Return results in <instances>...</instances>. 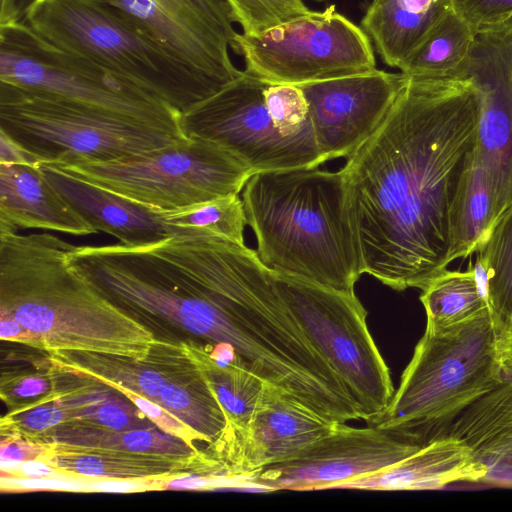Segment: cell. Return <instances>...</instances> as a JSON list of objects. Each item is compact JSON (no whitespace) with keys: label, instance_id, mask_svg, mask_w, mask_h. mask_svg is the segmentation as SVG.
Here are the masks:
<instances>
[{"label":"cell","instance_id":"cell-25","mask_svg":"<svg viewBox=\"0 0 512 512\" xmlns=\"http://www.w3.org/2000/svg\"><path fill=\"white\" fill-rule=\"evenodd\" d=\"M497 219L491 178L472 149L449 207L448 263L476 253L487 240Z\"/></svg>","mask_w":512,"mask_h":512},{"label":"cell","instance_id":"cell-19","mask_svg":"<svg viewBox=\"0 0 512 512\" xmlns=\"http://www.w3.org/2000/svg\"><path fill=\"white\" fill-rule=\"evenodd\" d=\"M49 183L97 232L124 245H140L174 237L163 209L147 206L73 176L49 163H39Z\"/></svg>","mask_w":512,"mask_h":512},{"label":"cell","instance_id":"cell-14","mask_svg":"<svg viewBox=\"0 0 512 512\" xmlns=\"http://www.w3.org/2000/svg\"><path fill=\"white\" fill-rule=\"evenodd\" d=\"M463 73L478 99L473 151L491 178L499 217L512 204V20L477 32Z\"/></svg>","mask_w":512,"mask_h":512},{"label":"cell","instance_id":"cell-9","mask_svg":"<svg viewBox=\"0 0 512 512\" xmlns=\"http://www.w3.org/2000/svg\"><path fill=\"white\" fill-rule=\"evenodd\" d=\"M0 131L34 162L109 160L186 137L64 99L0 83Z\"/></svg>","mask_w":512,"mask_h":512},{"label":"cell","instance_id":"cell-24","mask_svg":"<svg viewBox=\"0 0 512 512\" xmlns=\"http://www.w3.org/2000/svg\"><path fill=\"white\" fill-rule=\"evenodd\" d=\"M451 7V0H372L360 26L382 61L398 69Z\"/></svg>","mask_w":512,"mask_h":512},{"label":"cell","instance_id":"cell-39","mask_svg":"<svg viewBox=\"0 0 512 512\" xmlns=\"http://www.w3.org/2000/svg\"><path fill=\"white\" fill-rule=\"evenodd\" d=\"M43 0H0V27L25 23Z\"/></svg>","mask_w":512,"mask_h":512},{"label":"cell","instance_id":"cell-43","mask_svg":"<svg viewBox=\"0 0 512 512\" xmlns=\"http://www.w3.org/2000/svg\"><path fill=\"white\" fill-rule=\"evenodd\" d=\"M314 1H317V2H322V1H325V0H314Z\"/></svg>","mask_w":512,"mask_h":512},{"label":"cell","instance_id":"cell-7","mask_svg":"<svg viewBox=\"0 0 512 512\" xmlns=\"http://www.w3.org/2000/svg\"><path fill=\"white\" fill-rule=\"evenodd\" d=\"M0 83L186 137L182 113L161 97L84 56L55 46L26 23L0 27Z\"/></svg>","mask_w":512,"mask_h":512},{"label":"cell","instance_id":"cell-38","mask_svg":"<svg viewBox=\"0 0 512 512\" xmlns=\"http://www.w3.org/2000/svg\"><path fill=\"white\" fill-rule=\"evenodd\" d=\"M48 446L11 434H1V466L40 461Z\"/></svg>","mask_w":512,"mask_h":512},{"label":"cell","instance_id":"cell-22","mask_svg":"<svg viewBox=\"0 0 512 512\" xmlns=\"http://www.w3.org/2000/svg\"><path fill=\"white\" fill-rule=\"evenodd\" d=\"M447 435L464 441L487 468L482 483L512 488V370L502 367V381L466 408Z\"/></svg>","mask_w":512,"mask_h":512},{"label":"cell","instance_id":"cell-1","mask_svg":"<svg viewBox=\"0 0 512 512\" xmlns=\"http://www.w3.org/2000/svg\"><path fill=\"white\" fill-rule=\"evenodd\" d=\"M477 122L465 73L404 75L383 121L341 169L363 273L403 291L447 269L449 207Z\"/></svg>","mask_w":512,"mask_h":512},{"label":"cell","instance_id":"cell-6","mask_svg":"<svg viewBox=\"0 0 512 512\" xmlns=\"http://www.w3.org/2000/svg\"><path fill=\"white\" fill-rule=\"evenodd\" d=\"M181 125L187 136L221 145L253 173L315 168L326 161L301 88L270 85L245 71L182 112Z\"/></svg>","mask_w":512,"mask_h":512},{"label":"cell","instance_id":"cell-40","mask_svg":"<svg viewBox=\"0 0 512 512\" xmlns=\"http://www.w3.org/2000/svg\"><path fill=\"white\" fill-rule=\"evenodd\" d=\"M0 337L3 341L34 346V340L29 331L24 328L11 314L0 311Z\"/></svg>","mask_w":512,"mask_h":512},{"label":"cell","instance_id":"cell-29","mask_svg":"<svg viewBox=\"0 0 512 512\" xmlns=\"http://www.w3.org/2000/svg\"><path fill=\"white\" fill-rule=\"evenodd\" d=\"M477 32L451 7L399 66L407 76H447L465 70Z\"/></svg>","mask_w":512,"mask_h":512},{"label":"cell","instance_id":"cell-35","mask_svg":"<svg viewBox=\"0 0 512 512\" xmlns=\"http://www.w3.org/2000/svg\"><path fill=\"white\" fill-rule=\"evenodd\" d=\"M70 423V415L58 397L8 412L1 418V434H11L34 441L52 429Z\"/></svg>","mask_w":512,"mask_h":512},{"label":"cell","instance_id":"cell-17","mask_svg":"<svg viewBox=\"0 0 512 512\" xmlns=\"http://www.w3.org/2000/svg\"><path fill=\"white\" fill-rule=\"evenodd\" d=\"M47 359L61 371L88 376L105 384L120 385L156 403L162 390L170 383L200 375L186 351L184 341L159 339L149 356L143 359L74 351L50 353Z\"/></svg>","mask_w":512,"mask_h":512},{"label":"cell","instance_id":"cell-42","mask_svg":"<svg viewBox=\"0 0 512 512\" xmlns=\"http://www.w3.org/2000/svg\"><path fill=\"white\" fill-rule=\"evenodd\" d=\"M34 162L14 141L0 131V163Z\"/></svg>","mask_w":512,"mask_h":512},{"label":"cell","instance_id":"cell-26","mask_svg":"<svg viewBox=\"0 0 512 512\" xmlns=\"http://www.w3.org/2000/svg\"><path fill=\"white\" fill-rule=\"evenodd\" d=\"M52 368L58 399L67 409L70 423L112 430L156 427L125 395L110 385Z\"/></svg>","mask_w":512,"mask_h":512},{"label":"cell","instance_id":"cell-37","mask_svg":"<svg viewBox=\"0 0 512 512\" xmlns=\"http://www.w3.org/2000/svg\"><path fill=\"white\" fill-rule=\"evenodd\" d=\"M451 4L476 32L512 20V0H451Z\"/></svg>","mask_w":512,"mask_h":512},{"label":"cell","instance_id":"cell-32","mask_svg":"<svg viewBox=\"0 0 512 512\" xmlns=\"http://www.w3.org/2000/svg\"><path fill=\"white\" fill-rule=\"evenodd\" d=\"M157 403L201 435L207 445L214 443L228 424L222 406L201 374L170 383L162 390Z\"/></svg>","mask_w":512,"mask_h":512},{"label":"cell","instance_id":"cell-36","mask_svg":"<svg viewBox=\"0 0 512 512\" xmlns=\"http://www.w3.org/2000/svg\"><path fill=\"white\" fill-rule=\"evenodd\" d=\"M125 395L157 428L197 448L195 442H205L204 438L188 425L173 416L158 403L120 385L108 384Z\"/></svg>","mask_w":512,"mask_h":512},{"label":"cell","instance_id":"cell-33","mask_svg":"<svg viewBox=\"0 0 512 512\" xmlns=\"http://www.w3.org/2000/svg\"><path fill=\"white\" fill-rule=\"evenodd\" d=\"M242 34L260 35L266 30L309 13L303 0H225Z\"/></svg>","mask_w":512,"mask_h":512},{"label":"cell","instance_id":"cell-30","mask_svg":"<svg viewBox=\"0 0 512 512\" xmlns=\"http://www.w3.org/2000/svg\"><path fill=\"white\" fill-rule=\"evenodd\" d=\"M476 259L486 274L488 301L498 333L512 317V204L496 220Z\"/></svg>","mask_w":512,"mask_h":512},{"label":"cell","instance_id":"cell-21","mask_svg":"<svg viewBox=\"0 0 512 512\" xmlns=\"http://www.w3.org/2000/svg\"><path fill=\"white\" fill-rule=\"evenodd\" d=\"M46 445L48 451L40 461L72 480H149L194 473L213 475L218 470V463L206 451L198 458H179L110 449L72 447L57 443Z\"/></svg>","mask_w":512,"mask_h":512},{"label":"cell","instance_id":"cell-28","mask_svg":"<svg viewBox=\"0 0 512 512\" xmlns=\"http://www.w3.org/2000/svg\"><path fill=\"white\" fill-rule=\"evenodd\" d=\"M34 442L179 458H198L205 454L204 450L192 448L183 440L167 434L157 427L112 430L77 423H66L41 435Z\"/></svg>","mask_w":512,"mask_h":512},{"label":"cell","instance_id":"cell-5","mask_svg":"<svg viewBox=\"0 0 512 512\" xmlns=\"http://www.w3.org/2000/svg\"><path fill=\"white\" fill-rule=\"evenodd\" d=\"M25 23L45 40L155 93L181 113L222 85L193 71L117 7L43 0Z\"/></svg>","mask_w":512,"mask_h":512},{"label":"cell","instance_id":"cell-41","mask_svg":"<svg viewBox=\"0 0 512 512\" xmlns=\"http://www.w3.org/2000/svg\"><path fill=\"white\" fill-rule=\"evenodd\" d=\"M497 351L501 367L512 370V317L497 333Z\"/></svg>","mask_w":512,"mask_h":512},{"label":"cell","instance_id":"cell-18","mask_svg":"<svg viewBox=\"0 0 512 512\" xmlns=\"http://www.w3.org/2000/svg\"><path fill=\"white\" fill-rule=\"evenodd\" d=\"M98 233L49 183L39 162L0 163V231Z\"/></svg>","mask_w":512,"mask_h":512},{"label":"cell","instance_id":"cell-20","mask_svg":"<svg viewBox=\"0 0 512 512\" xmlns=\"http://www.w3.org/2000/svg\"><path fill=\"white\" fill-rule=\"evenodd\" d=\"M486 473L487 468L464 441L447 435L424 444L394 465L341 483L334 489L438 490L459 482L482 483Z\"/></svg>","mask_w":512,"mask_h":512},{"label":"cell","instance_id":"cell-2","mask_svg":"<svg viewBox=\"0 0 512 512\" xmlns=\"http://www.w3.org/2000/svg\"><path fill=\"white\" fill-rule=\"evenodd\" d=\"M73 244L48 232L0 231V311L11 314L33 348L143 359L158 338L136 317L70 268Z\"/></svg>","mask_w":512,"mask_h":512},{"label":"cell","instance_id":"cell-13","mask_svg":"<svg viewBox=\"0 0 512 512\" xmlns=\"http://www.w3.org/2000/svg\"><path fill=\"white\" fill-rule=\"evenodd\" d=\"M117 7L193 71L225 85L243 74L233 64L237 33L225 0H99Z\"/></svg>","mask_w":512,"mask_h":512},{"label":"cell","instance_id":"cell-23","mask_svg":"<svg viewBox=\"0 0 512 512\" xmlns=\"http://www.w3.org/2000/svg\"><path fill=\"white\" fill-rule=\"evenodd\" d=\"M186 351L201 376L222 406L227 427L223 434L207 446L210 455L224 463L246 431L262 398L266 385L240 361H222L210 356L198 341H184Z\"/></svg>","mask_w":512,"mask_h":512},{"label":"cell","instance_id":"cell-8","mask_svg":"<svg viewBox=\"0 0 512 512\" xmlns=\"http://www.w3.org/2000/svg\"><path fill=\"white\" fill-rule=\"evenodd\" d=\"M52 165L127 199L163 210L238 195L254 174L221 145L193 136L119 158L77 159Z\"/></svg>","mask_w":512,"mask_h":512},{"label":"cell","instance_id":"cell-10","mask_svg":"<svg viewBox=\"0 0 512 512\" xmlns=\"http://www.w3.org/2000/svg\"><path fill=\"white\" fill-rule=\"evenodd\" d=\"M279 291L308 340L342 380L362 420L371 423L395 389L355 292L275 273Z\"/></svg>","mask_w":512,"mask_h":512},{"label":"cell","instance_id":"cell-11","mask_svg":"<svg viewBox=\"0 0 512 512\" xmlns=\"http://www.w3.org/2000/svg\"><path fill=\"white\" fill-rule=\"evenodd\" d=\"M234 52L243 57L245 72L270 85H302L376 69L370 38L335 5L260 35L238 34Z\"/></svg>","mask_w":512,"mask_h":512},{"label":"cell","instance_id":"cell-3","mask_svg":"<svg viewBox=\"0 0 512 512\" xmlns=\"http://www.w3.org/2000/svg\"><path fill=\"white\" fill-rule=\"evenodd\" d=\"M257 254L273 272L344 292L363 274L341 170L254 173L243 188Z\"/></svg>","mask_w":512,"mask_h":512},{"label":"cell","instance_id":"cell-16","mask_svg":"<svg viewBox=\"0 0 512 512\" xmlns=\"http://www.w3.org/2000/svg\"><path fill=\"white\" fill-rule=\"evenodd\" d=\"M337 424L267 384L246 431L223 467L234 487L241 488L254 471L294 456L332 432Z\"/></svg>","mask_w":512,"mask_h":512},{"label":"cell","instance_id":"cell-12","mask_svg":"<svg viewBox=\"0 0 512 512\" xmlns=\"http://www.w3.org/2000/svg\"><path fill=\"white\" fill-rule=\"evenodd\" d=\"M423 445L392 430L368 424L335 429L294 456L254 471L241 488L258 491H311L337 485L387 468Z\"/></svg>","mask_w":512,"mask_h":512},{"label":"cell","instance_id":"cell-31","mask_svg":"<svg viewBox=\"0 0 512 512\" xmlns=\"http://www.w3.org/2000/svg\"><path fill=\"white\" fill-rule=\"evenodd\" d=\"M163 216L174 237L217 235L244 244L247 219L243 202L238 195L163 210Z\"/></svg>","mask_w":512,"mask_h":512},{"label":"cell","instance_id":"cell-15","mask_svg":"<svg viewBox=\"0 0 512 512\" xmlns=\"http://www.w3.org/2000/svg\"><path fill=\"white\" fill-rule=\"evenodd\" d=\"M404 75L377 68L298 85L304 93L317 145L326 161L348 157L378 128Z\"/></svg>","mask_w":512,"mask_h":512},{"label":"cell","instance_id":"cell-27","mask_svg":"<svg viewBox=\"0 0 512 512\" xmlns=\"http://www.w3.org/2000/svg\"><path fill=\"white\" fill-rule=\"evenodd\" d=\"M420 301L426 312V329L439 333L491 312L486 274L481 263H469L466 271L445 269L423 289Z\"/></svg>","mask_w":512,"mask_h":512},{"label":"cell","instance_id":"cell-4","mask_svg":"<svg viewBox=\"0 0 512 512\" xmlns=\"http://www.w3.org/2000/svg\"><path fill=\"white\" fill-rule=\"evenodd\" d=\"M502 381L491 312L425 330L387 408L371 423L421 445L447 436L458 416Z\"/></svg>","mask_w":512,"mask_h":512},{"label":"cell","instance_id":"cell-34","mask_svg":"<svg viewBox=\"0 0 512 512\" xmlns=\"http://www.w3.org/2000/svg\"><path fill=\"white\" fill-rule=\"evenodd\" d=\"M0 395L9 409L8 412L57 398L55 376L49 361L48 367L43 370L3 371L0 380Z\"/></svg>","mask_w":512,"mask_h":512}]
</instances>
